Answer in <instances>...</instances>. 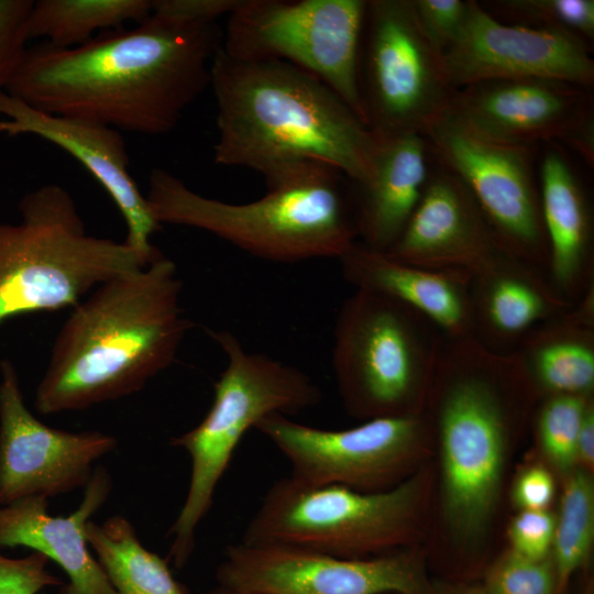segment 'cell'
<instances>
[{
	"label": "cell",
	"mask_w": 594,
	"mask_h": 594,
	"mask_svg": "<svg viewBox=\"0 0 594 594\" xmlns=\"http://www.w3.org/2000/svg\"><path fill=\"white\" fill-rule=\"evenodd\" d=\"M474 337L487 348L507 353L541 322L574 305L549 278L521 261L479 275L470 282Z\"/></svg>",
	"instance_id": "24"
},
{
	"label": "cell",
	"mask_w": 594,
	"mask_h": 594,
	"mask_svg": "<svg viewBox=\"0 0 594 594\" xmlns=\"http://www.w3.org/2000/svg\"><path fill=\"white\" fill-rule=\"evenodd\" d=\"M594 535V486L585 470L568 473L556 519L552 547L558 590L586 560Z\"/></svg>",
	"instance_id": "28"
},
{
	"label": "cell",
	"mask_w": 594,
	"mask_h": 594,
	"mask_svg": "<svg viewBox=\"0 0 594 594\" xmlns=\"http://www.w3.org/2000/svg\"><path fill=\"white\" fill-rule=\"evenodd\" d=\"M366 2L241 0L229 14L221 50L233 58L282 61L315 75L366 123L359 86Z\"/></svg>",
	"instance_id": "10"
},
{
	"label": "cell",
	"mask_w": 594,
	"mask_h": 594,
	"mask_svg": "<svg viewBox=\"0 0 594 594\" xmlns=\"http://www.w3.org/2000/svg\"><path fill=\"white\" fill-rule=\"evenodd\" d=\"M117 446L110 433L43 424L25 404L14 365L0 363V505L85 488L95 463Z\"/></svg>",
	"instance_id": "15"
},
{
	"label": "cell",
	"mask_w": 594,
	"mask_h": 594,
	"mask_svg": "<svg viewBox=\"0 0 594 594\" xmlns=\"http://www.w3.org/2000/svg\"><path fill=\"white\" fill-rule=\"evenodd\" d=\"M355 289L387 295L432 321L448 338L474 337L470 279L388 256L356 242L340 258Z\"/></svg>",
	"instance_id": "21"
},
{
	"label": "cell",
	"mask_w": 594,
	"mask_h": 594,
	"mask_svg": "<svg viewBox=\"0 0 594 594\" xmlns=\"http://www.w3.org/2000/svg\"><path fill=\"white\" fill-rule=\"evenodd\" d=\"M454 89L492 79L548 78L584 87L594 82L586 41L556 29L501 22L471 0L464 28L443 53Z\"/></svg>",
	"instance_id": "17"
},
{
	"label": "cell",
	"mask_w": 594,
	"mask_h": 594,
	"mask_svg": "<svg viewBox=\"0 0 594 594\" xmlns=\"http://www.w3.org/2000/svg\"><path fill=\"white\" fill-rule=\"evenodd\" d=\"M222 32L151 13L75 47L28 46L4 91L47 113L118 131L161 135L210 86Z\"/></svg>",
	"instance_id": "1"
},
{
	"label": "cell",
	"mask_w": 594,
	"mask_h": 594,
	"mask_svg": "<svg viewBox=\"0 0 594 594\" xmlns=\"http://www.w3.org/2000/svg\"><path fill=\"white\" fill-rule=\"evenodd\" d=\"M486 3L488 12L494 11L509 24L561 30L586 42L594 38L593 0H496Z\"/></svg>",
	"instance_id": "30"
},
{
	"label": "cell",
	"mask_w": 594,
	"mask_h": 594,
	"mask_svg": "<svg viewBox=\"0 0 594 594\" xmlns=\"http://www.w3.org/2000/svg\"><path fill=\"white\" fill-rule=\"evenodd\" d=\"M218 584L254 594H424L414 553L342 558L284 544L228 546Z\"/></svg>",
	"instance_id": "14"
},
{
	"label": "cell",
	"mask_w": 594,
	"mask_h": 594,
	"mask_svg": "<svg viewBox=\"0 0 594 594\" xmlns=\"http://www.w3.org/2000/svg\"><path fill=\"white\" fill-rule=\"evenodd\" d=\"M241 0H154L152 14L177 23H209L230 14Z\"/></svg>",
	"instance_id": "36"
},
{
	"label": "cell",
	"mask_w": 594,
	"mask_h": 594,
	"mask_svg": "<svg viewBox=\"0 0 594 594\" xmlns=\"http://www.w3.org/2000/svg\"><path fill=\"white\" fill-rule=\"evenodd\" d=\"M590 396L551 395L537 417V435L543 454L560 472L570 473L576 462V441Z\"/></svg>",
	"instance_id": "29"
},
{
	"label": "cell",
	"mask_w": 594,
	"mask_h": 594,
	"mask_svg": "<svg viewBox=\"0 0 594 594\" xmlns=\"http://www.w3.org/2000/svg\"><path fill=\"white\" fill-rule=\"evenodd\" d=\"M362 40L359 86L367 125L377 138L424 134L457 89L413 0L367 1Z\"/></svg>",
	"instance_id": "11"
},
{
	"label": "cell",
	"mask_w": 594,
	"mask_h": 594,
	"mask_svg": "<svg viewBox=\"0 0 594 594\" xmlns=\"http://www.w3.org/2000/svg\"><path fill=\"white\" fill-rule=\"evenodd\" d=\"M429 41L443 53L457 41L466 22L471 0H413Z\"/></svg>",
	"instance_id": "32"
},
{
	"label": "cell",
	"mask_w": 594,
	"mask_h": 594,
	"mask_svg": "<svg viewBox=\"0 0 594 594\" xmlns=\"http://www.w3.org/2000/svg\"><path fill=\"white\" fill-rule=\"evenodd\" d=\"M556 518L546 510H521L510 522L512 550L531 559H544L552 547Z\"/></svg>",
	"instance_id": "35"
},
{
	"label": "cell",
	"mask_w": 594,
	"mask_h": 594,
	"mask_svg": "<svg viewBox=\"0 0 594 594\" xmlns=\"http://www.w3.org/2000/svg\"><path fill=\"white\" fill-rule=\"evenodd\" d=\"M554 495V481L542 466L524 471L514 487V501L521 510H546Z\"/></svg>",
	"instance_id": "37"
},
{
	"label": "cell",
	"mask_w": 594,
	"mask_h": 594,
	"mask_svg": "<svg viewBox=\"0 0 594 594\" xmlns=\"http://www.w3.org/2000/svg\"><path fill=\"white\" fill-rule=\"evenodd\" d=\"M255 429L287 459L292 479L312 486L377 492L405 480L428 426L420 415L386 416L330 430L273 414Z\"/></svg>",
	"instance_id": "13"
},
{
	"label": "cell",
	"mask_w": 594,
	"mask_h": 594,
	"mask_svg": "<svg viewBox=\"0 0 594 594\" xmlns=\"http://www.w3.org/2000/svg\"><path fill=\"white\" fill-rule=\"evenodd\" d=\"M343 177L323 163H299L266 177L262 198L231 204L202 196L170 172L154 168L145 196L161 226L200 229L264 260H339L358 239L353 194Z\"/></svg>",
	"instance_id": "5"
},
{
	"label": "cell",
	"mask_w": 594,
	"mask_h": 594,
	"mask_svg": "<svg viewBox=\"0 0 594 594\" xmlns=\"http://www.w3.org/2000/svg\"><path fill=\"white\" fill-rule=\"evenodd\" d=\"M576 462L583 465V470L590 471L594 466V406L590 403L576 441Z\"/></svg>",
	"instance_id": "38"
},
{
	"label": "cell",
	"mask_w": 594,
	"mask_h": 594,
	"mask_svg": "<svg viewBox=\"0 0 594 594\" xmlns=\"http://www.w3.org/2000/svg\"><path fill=\"white\" fill-rule=\"evenodd\" d=\"M48 559L37 552L21 558L0 553V594H37L46 587L61 585L47 570Z\"/></svg>",
	"instance_id": "34"
},
{
	"label": "cell",
	"mask_w": 594,
	"mask_h": 594,
	"mask_svg": "<svg viewBox=\"0 0 594 594\" xmlns=\"http://www.w3.org/2000/svg\"><path fill=\"white\" fill-rule=\"evenodd\" d=\"M450 113L499 142H560L594 163L593 97L588 87L548 78L492 79L457 89Z\"/></svg>",
	"instance_id": "16"
},
{
	"label": "cell",
	"mask_w": 594,
	"mask_h": 594,
	"mask_svg": "<svg viewBox=\"0 0 594 594\" xmlns=\"http://www.w3.org/2000/svg\"><path fill=\"white\" fill-rule=\"evenodd\" d=\"M209 334L228 358L227 367L213 385V402L205 418L170 438V446L190 459L187 494L168 531V558L178 569L191 558L197 528L243 436L270 415H294L322 398L319 386L296 366L245 351L230 331L209 330Z\"/></svg>",
	"instance_id": "7"
},
{
	"label": "cell",
	"mask_w": 594,
	"mask_h": 594,
	"mask_svg": "<svg viewBox=\"0 0 594 594\" xmlns=\"http://www.w3.org/2000/svg\"><path fill=\"white\" fill-rule=\"evenodd\" d=\"M550 561L531 559L513 550L487 572V594H553L556 573Z\"/></svg>",
	"instance_id": "31"
},
{
	"label": "cell",
	"mask_w": 594,
	"mask_h": 594,
	"mask_svg": "<svg viewBox=\"0 0 594 594\" xmlns=\"http://www.w3.org/2000/svg\"><path fill=\"white\" fill-rule=\"evenodd\" d=\"M422 135L440 165L472 195L504 245L548 277L549 252L532 147L491 139L449 111Z\"/></svg>",
	"instance_id": "12"
},
{
	"label": "cell",
	"mask_w": 594,
	"mask_h": 594,
	"mask_svg": "<svg viewBox=\"0 0 594 594\" xmlns=\"http://www.w3.org/2000/svg\"><path fill=\"white\" fill-rule=\"evenodd\" d=\"M421 486L418 475L377 492L284 477L266 492L241 542L297 546L352 559L389 553L413 539Z\"/></svg>",
	"instance_id": "9"
},
{
	"label": "cell",
	"mask_w": 594,
	"mask_h": 594,
	"mask_svg": "<svg viewBox=\"0 0 594 594\" xmlns=\"http://www.w3.org/2000/svg\"><path fill=\"white\" fill-rule=\"evenodd\" d=\"M369 178L353 194L358 238L386 252L400 237L428 182V144L422 134L377 138Z\"/></svg>",
	"instance_id": "22"
},
{
	"label": "cell",
	"mask_w": 594,
	"mask_h": 594,
	"mask_svg": "<svg viewBox=\"0 0 594 594\" xmlns=\"http://www.w3.org/2000/svg\"><path fill=\"white\" fill-rule=\"evenodd\" d=\"M459 594H487L486 591H480V590H466Z\"/></svg>",
	"instance_id": "40"
},
{
	"label": "cell",
	"mask_w": 594,
	"mask_h": 594,
	"mask_svg": "<svg viewBox=\"0 0 594 594\" xmlns=\"http://www.w3.org/2000/svg\"><path fill=\"white\" fill-rule=\"evenodd\" d=\"M180 290L175 263L161 254L81 299L54 340L35 389L36 411H80L120 399L169 367L193 327Z\"/></svg>",
	"instance_id": "2"
},
{
	"label": "cell",
	"mask_w": 594,
	"mask_h": 594,
	"mask_svg": "<svg viewBox=\"0 0 594 594\" xmlns=\"http://www.w3.org/2000/svg\"><path fill=\"white\" fill-rule=\"evenodd\" d=\"M531 391L515 351H494L475 337L444 338L429 393L442 455L444 514L464 541L484 532L499 490L515 399Z\"/></svg>",
	"instance_id": "4"
},
{
	"label": "cell",
	"mask_w": 594,
	"mask_h": 594,
	"mask_svg": "<svg viewBox=\"0 0 594 594\" xmlns=\"http://www.w3.org/2000/svg\"><path fill=\"white\" fill-rule=\"evenodd\" d=\"M18 210V222H0V324L73 308L99 285L151 263L124 241L88 233L74 198L58 184L26 193Z\"/></svg>",
	"instance_id": "6"
},
{
	"label": "cell",
	"mask_w": 594,
	"mask_h": 594,
	"mask_svg": "<svg viewBox=\"0 0 594 594\" xmlns=\"http://www.w3.org/2000/svg\"><path fill=\"white\" fill-rule=\"evenodd\" d=\"M384 253L470 280L520 261L504 245L464 185L442 166L429 174L409 222Z\"/></svg>",
	"instance_id": "18"
},
{
	"label": "cell",
	"mask_w": 594,
	"mask_h": 594,
	"mask_svg": "<svg viewBox=\"0 0 594 594\" xmlns=\"http://www.w3.org/2000/svg\"><path fill=\"white\" fill-rule=\"evenodd\" d=\"M205 594H254L245 591H240L237 588L228 587L224 585L218 584L216 587L209 590Z\"/></svg>",
	"instance_id": "39"
},
{
	"label": "cell",
	"mask_w": 594,
	"mask_h": 594,
	"mask_svg": "<svg viewBox=\"0 0 594 594\" xmlns=\"http://www.w3.org/2000/svg\"><path fill=\"white\" fill-rule=\"evenodd\" d=\"M0 134L34 135L67 152L92 175L120 210L127 227L124 242L147 262L162 254L151 243L161 224L130 174L129 154L120 131L44 112L0 90Z\"/></svg>",
	"instance_id": "19"
},
{
	"label": "cell",
	"mask_w": 594,
	"mask_h": 594,
	"mask_svg": "<svg viewBox=\"0 0 594 594\" xmlns=\"http://www.w3.org/2000/svg\"><path fill=\"white\" fill-rule=\"evenodd\" d=\"M112 491L107 469H95L68 516H52L48 499L33 496L0 505V548L25 547L61 566L68 583L61 594H116L86 538V526Z\"/></svg>",
	"instance_id": "20"
},
{
	"label": "cell",
	"mask_w": 594,
	"mask_h": 594,
	"mask_svg": "<svg viewBox=\"0 0 594 594\" xmlns=\"http://www.w3.org/2000/svg\"><path fill=\"white\" fill-rule=\"evenodd\" d=\"M150 0H37L28 21V38L55 47H75L97 34L136 24L151 15Z\"/></svg>",
	"instance_id": "27"
},
{
	"label": "cell",
	"mask_w": 594,
	"mask_h": 594,
	"mask_svg": "<svg viewBox=\"0 0 594 594\" xmlns=\"http://www.w3.org/2000/svg\"><path fill=\"white\" fill-rule=\"evenodd\" d=\"M217 105L215 163L254 169L264 178L317 162L355 185L373 167L378 139L326 82L282 61H246L221 46L210 69Z\"/></svg>",
	"instance_id": "3"
},
{
	"label": "cell",
	"mask_w": 594,
	"mask_h": 594,
	"mask_svg": "<svg viewBox=\"0 0 594 594\" xmlns=\"http://www.w3.org/2000/svg\"><path fill=\"white\" fill-rule=\"evenodd\" d=\"M86 538L116 594H188L167 561L143 546L122 515L89 520Z\"/></svg>",
	"instance_id": "26"
},
{
	"label": "cell",
	"mask_w": 594,
	"mask_h": 594,
	"mask_svg": "<svg viewBox=\"0 0 594 594\" xmlns=\"http://www.w3.org/2000/svg\"><path fill=\"white\" fill-rule=\"evenodd\" d=\"M539 193L548 277L554 289L574 304L594 285L592 220L582 184L558 148L548 150L542 157Z\"/></svg>",
	"instance_id": "23"
},
{
	"label": "cell",
	"mask_w": 594,
	"mask_h": 594,
	"mask_svg": "<svg viewBox=\"0 0 594 594\" xmlns=\"http://www.w3.org/2000/svg\"><path fill=\"white\" fill-rule=\"evenodd\" d=\"M32 0H0V90L28 47L26 21Z\"/></svg>",
	"instance_id": "33"
},
{
	"label": "cell",
	"mask_w": 594,
	"mask_h": 594,
	"mask_svg": "<svg viewBox=\"0 0 594 594\" xmlns=\"http://www.w3.org/2000/svg\"><path fill=\"white\" fill-rule=\"evenodd\" d=\"M444 338L397 299L355 289L333 329L332 367L346 410L365 420L420 415Z\"/></svg>",
	"instance_id": "8"
},
{
	"label": "cell",
	"mask_w": 594,
	"mask_h": 594,
	"mask_svg": "<svg viewBox=\"0 0 594 594\" xmlns=\"http://www.w3.org/2000/svg\"><path fill=\"white\" fill-rule=\"evenodd\" d=\"M515 352L535 391L590 396L594 387V285L568 311L520 341Z\"/></svg>",
	"instance_id": "25"
}]
</instances>
